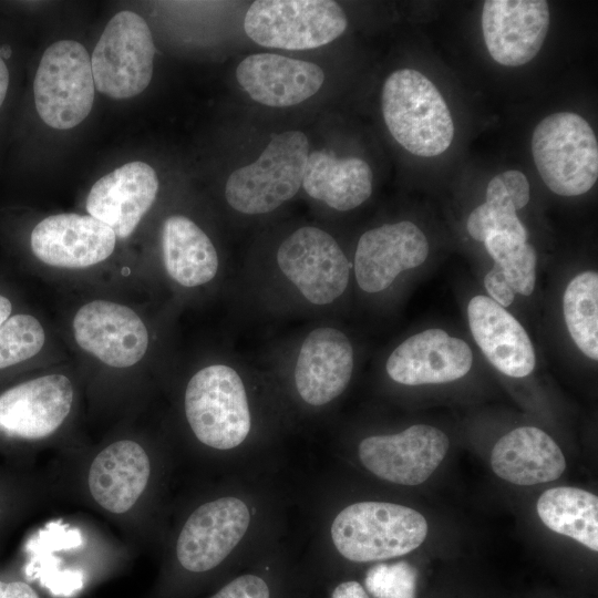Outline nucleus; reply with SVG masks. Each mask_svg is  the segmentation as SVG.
<instances>
[{"mask_svg": "<svg viewBox=\"0 0 598 598\" xmlns=\"http://www.w3.org/2000/svg\"><path fill=\"white\" fill-rule=\"evenodd\" d=\"M382 114L394 140L413 155L437 156L452 144L454 124L436 86L421 72L400 69L384 81Z\"/></svg>", "mask_w": 598, "mask_h": 598, "instance_id": "f257e3e1", "label": "nucleus"}, {"mask_svg": "<svg viewBox=\"0 0 598 598\" xmlns=\"http://www.w3.org/2000/svg\"><path fill=\"white\" fill-rule=\"evenodd\" d=\"M426 535L427 523L421 513L383 502L351 504L331 525L338 551L357 563L403 556L417 548Z\"/></svg>", "mask_w": 598, "mask_h": 598, "instance_id": "f03ea898", "label": "nucleus"}, {"mask_svg": "<svg viewBox=\"0 0 598 598\" xmlns=\"http://www.w3.org/2000/svg\"><path fill=\"white\" fill-rule=\"evenodd\" d=\"M308 155L309 141L302 132L274 134L254 163L229 175L225 186L227 203L248 215L275 210L299 190Z\"/></svg>", "mask_w": 598, "mask_h": 598, "instance_id": "7ed1b4c3", "label": "nucleus"}, {"mask_svg": "<svg viewBox=\"0 0 598 598\" xmlns=\"http://www.w3.org/2000/svg\"><path fill=\"white\" fill-rule=\"evenodd\" d=\"M532 154L542 179L557 195L578 196L597 182V137L589 123L574 112L543 118L533 132Z\"/></svg>", "mask_w": 598, "mask_h": 598, "instance_id": "20e7f679", "label": "nucleus"}, {"mask_svg": "<svg viewBox=\"0 0 598 598\" xmlns=\"http://www.w3.org/2000/svg\"><path fill=\"white\" fill-rule=\"evenodd\" d=\"M95 85L91 56L74 40H60L43 52L32 82L34 109L55 130H70L91 113Z\"/></svg>", "mask_w": 598, "mask_h": 598, "instance_id": "39448f33", "label": "nucleus"}, {"mask_svg": "<svg viewBox=\"0 0 598 598\" xmlns=\"http://www.w3.org/2000/svg\"><path fill=\"white\" fill-rule=\"evenodd\" d=\"M184 408L195 436L213 448H234L250 431L243 380L228 365L212 364L197 371L187 383Z\"/></svg>", "mask_w": 598, "mask_h": 598, "instance_id": "423d86ee", "label": "nucleus"}, {"mask_svg": "<svg viewBox=\"0 0 598 598\" xmlns=\"http://www.w3.org/2000/svg\"><path fill=\"white\" fill-rule=\"evenodd\" d=\"M155 44L143 17L124 10L105 25L91 56L95 89L112 99L142 93L153 76Z\"/></svg>", "mask_w": 598, "mask_h": 598, "instance_id": "0eeeda50", "label": "nucleus"}, {"mask_svg": "<svg viewBox=\"0 0 598 598\" xmlns=\"http://www.w3.org/2000/svg\"><path fill=\"white\" fill-rule=\"evenodd\" d=\"M347 25L343 9L331 0H258L244 21L246 34L257 44L285 50L326 45Z\"/></svg>", "mask_w": 598, "mask_h": 598, "instance_id": "6e6552de", "label": "nucleus"}, {"mask_svg": "<svg viewBox=\"0 0 598 598\" xmlns=\"http://www.w3.org/2000/svg\"><path fill=\"white\" fill-rule=\"evenodd\" d=\"M71 329L80 350L112 369L133 368L148 351L145 321L120 301L97 298L84 302L74 312Z\"/></svg>", "mask_w": 598, "mask_h": 598, "instance_id": "1a4fd4ad", "label": "nucleus"}, {"mask_svg": "<svg viewBox=\"0 0 598 598\" xmlns=\"http://www.w3.org/2000/svg\"><path fill=\"white\" fill-rule=\"evenodd\" d=\"M117 237L90 215L61 213L39 220L28 235L30 256L42 266L59 270H85L107 261Z\"/></svg>", "mask_w": 598, "mask_h": 598, "instance_id": "9d476101", "label": "nucleus"}, {"mask_svg": "<svg viewBox=\"0 0 598 598\" xmlns=\"http://www.w3.org/2000/svg\"><path fill=\"white\" fill-rule=\"evenodd\" d=\"M281 272L313 305L331 303L349 282L350 265L334 238L324 230L305 226L279 246Z\"/></svg>", "mask_w": 598, "mask_h": 598, "instance_id": "9b49d317", "label": "nucleus"}, {"mask_svg": "<svg viewBox=\"0 0 598 598\" xmlns=\"http://www.w3.org/2000/svg\"><path fill=\"white\" fill-rule=\"evenodd\" d=\"M74 386L62 373L22 380L0 392V434L41 440L53 434L69 416Z\"/></svg>", "mask_w": 598, "mask_h": 598, "instance_id": "f8f14e48", "label": "nucleus"}, {"mask_svg": "<svg viewBox=\"0 0 598 598\" xmlns=\"http://www.w3.org/2000/svg\"><path fill=\"white\" fill-rule=\"evenodd\" d=\"M448 445L443 431L415 424L401 433L362 440L359 457L375 476L394 484L415 486L432 475L445 457Z\"/></svg>", "mask_w": 598, "mask_h": 598, "instance_id": "ddd939ff", "label": "nucleus"}, {"mask_svg": "<svg viewBox=\"0 0 598 598\" xmlns=\"http://www.w3.org/2000/svg\"><path fill=\"white\" fill-rule=\"evenodd\" d=\"M250 514L236 497L203 504L186 520L176 544L179 565L202 574L217 567L247 532Z\"/></svg>", "mask_w": 598, "mask_h": 598, "instance_id": "4468645a", "label": "nucleus"}, {"mask_svg": "<svg viewBox=\"0 0 598 598\" xmlns=\"http://www.w3.org/2000/svg\"><path fill=\"white\" fill-rule=\"evenodd\" d=\"M158 187L157 174L150 164L130 162L93 184L85 209L109 226L117 239H127L155 203Z\"/></svg>", "mask_w": 598, "mask_h": 598, "instance_id": "2eb2a0df", "label": "nucleus"}, {"mask_svg": "<svg viewBox=\"0 0 598 598\" xmlns=\"http://www.w3.org/2000/svg\"><path fill=\"white\" fill-rule=\"evenodd\" d=\"M545 0H487L482 30L489 55L499 64L519 66L542 49L549 28Z\"/></svg>", "mask_w": 598, "mask_h": 598, "instance_id": "dca6fc26", "label": "nucleus"}, {"mask_svg": "<svg viewBox=\"0 0 598 598\" xmlns=\"http://www.w3.org/2000/svg\"><path fill=\"white\" fill-rule=\"evenodd\" d=\"M429 254L423 231L411 221L386 224L365 231L359 239L354 272L359 287L379 292L404 270L422 265Z\"/></svg>", "mask_w": 598, "mask_h": 598, "instance_id": "f3484780", "label": "nucleus"}, {"mask_svg": "<svg viewBox=\"0 0 598 598\" xmlns=\"http://www.w3.org/2000/svg\"><path fill=\"white\" fill-rule=\"evenodd\" d=\"M472 360L464 340L441 329H429L410 337L390 354L386 372L405 385L446 383L464 377Z\"/></svg>", "mask_w": 598, "mask_h": 598, "instance_id": "a211bd4d", "label": "nucleus"}, {"mask_svg": "<svg viewBox=\"0 0 598 598\" xmlns=\"http://www.w3.org/2000/svg\"><path fill=\"white\" fill-rule=\"evenodd\" d=\"M352 370L353 350L347 336L334 328H317L306 337L298 354L297 391L310 405L327 404L344 391Z\"/></svg>", "mask_w": 598, "mask_h": 598, "instance_id": "6ab92c4d", "label": "nucleus"}, {"mask_svg": "<svg viewBox=\"0 0 598 598\" xmlns=\"http://www.w3.org/2000/svg\"><path fill=\"white\" fill-rule=\"evenodd\" d=\"M236 78L255 102L286 107L315 95L323 84L324 73L319 65L308 61L258 53L238 64Z\"/></svg>", "mask_w": 598, "mask_h": 598, "instance_id": "aec40b11", "label": "nucleus"}, {"mask_svg": "<svg viewBox=\"0 0 598 598\" xmlns=\"http://www.w3.org/2000/svg\"><path fill=\"white\" fill-rule=\"evenodd\" d=\"M470 329L487 360L512 378L528 375L535 367L532 341L523 326L487 296H475L467 307Z\"/></svg>", "mask_w": 598, "mask_h": 598, "instance_id": "412c9836", "label": "nucleus"}, {"mask_svg": "<svg viewBox=\"0 0 598 598\" xmlns=\"http://www.w3.org/2000/svg\"><path fill=\"white\" fill-rule=\"evenodd\" d=\"M151 473L145 450L136 442L122 440L101 451L89 472L92 497L104 509L123 514L144 492Z\"/></svg>", "mask_w": 598, "mask_h": 598, "instance_id": "4be33fe9", "label": "nucleus"}, {"mask_svg": "<svg viewBox=\"0 0 598 598\" xmlns=\"http://www.w3.org/2000/svg\"><path fill=\"white\" fill-rule=\"evenodd\" d=\"M491 465L498 477L530 486L560 477L566 460L557 443L543 430L520 426L496 442Z\"/></svg>", "mask_w": 598, "mask_h": 598, "instance_id": "5701e85b", "label": "nucleus"}, {"mask_svg": "<svg viewBox=\"0 0 598 598\" xmlns=\"http://www.w3.org/2000/svg\"><path fill=\"white\" fill-rule=\"evenodd\" d=\"M372 178L369 164L360 157L339 158L328 151H315L308 155L302 186L310 197L346 212L370 197Z\"/></svg>", "mask_w": 598, "mask_h": 598, "instance_id": "b1692460", "label": "nucleus"}, {"mask_svg": "<svg viewBox=\"0 0 598 598\" xmlns=\"http://www.w3.org/2000/svg\"><path fill=\"white\" fill-rule=\"evenodd\" d=\"M161 247L167 275L185 288L203 286L217 275L219 260L214 244L186 216L172 215L164 220Z\"/></svg>", "mask_w": 598, "mask_h": 598, "instance_id": "393cba45", "label": "nucleus"}, {"mask_svg": "<svg viewBox=\"0 0 598 598\" xmlns=\"http://www.w3.org/2000/svg\"><path fill=\"white\" fill-rule=\"evenodd\" d=\"M529 183L525 174L511 169L497 174L487 184L486 200L467 218L470 236L483 241L492 233H504L523 241L527 231L516 215L529 202Z\"/></svg>", "mask_w": 598, "mask_h": 598, "instance_id": "a878e982", "label": "nucleus"}, {"mask_svg": "<svg viewBox=\"0 0 598 598\" xmlns=\"http://www.w3.org/2000/svg\"><path fill=\"white\" fill-rule=\"evenodd\" d=\"M542 522L555 533L598 550V497L571 486L553 487L537 501Z\"/></svg>", "mask_w": 598, "mask_h": 598, "instance_id": "bb28decb", "label": "nucleus"}, {"mask_svg": "<svg viewBox=\"0 0 598 598\" xmlns=\"http://www.w3.org/2000/svg\"><path fill=\"white\" fill-rule=\"evenodd\" d=\"M567 329L579 350L598 359V274L585 271L567 286L564 300Z\"/></svg>", "mask_w": 598, "mask_h": 598, "instance_id": "cd10ccee", "label": "nucleus"}, {"mask_svg": "<svg viewBox=\"0 0 598 598\" xmlns=\"http://www.w3.org/2000/svg\"><path fill=\"white\" fill-rule=\"evenodd\" d=\"M47 344L44 323L23 306L0 327V375L37 362Z\"/></svg>", "mask_w": 598, "mask_h": 598, "instance_id": "c85d7f7f", "label": "nucleus"}, {"mask_svg": "<svg viewBox=\"0 0 598 598\" xmlns=\"http://www.w3.org/2000/svg\"><path fill=\"white\" fill-rule=\"evenodd\" d=\"M484 244L514 293L532 295L537 260L533 246L504 233L489 234Z\"/></svg>", "mask_w": 598, "mask_h": 598, "instance_id": "c756f323", "label": "nucleus"}, {"mask_svg": "<svg viewBox=\"0 0 598 598\" xmlns=\"http://www.w3.org/2000/svg\"><path fill=\"white\" fill-rule=\"evenodd\" d=\"M416 569L401 560L371 567L364 584L373 598H416Z\"/></svg>", "mask_w": 598, "mask_h": 598, "instance_id": "7c9ffc66", "label": "nucleus"}, {"mask_svg": "<svg viewBox=\"0 0 598 598\" xmlns=\"http://www.w3.org/2000/svg\"><path fill=\"white\" fill-rule=\"evenodd\" d=\"M209 598H270L267 582L256 575L239 576Z\"/></svg>", "mask_w": 598, "mask_h": 598, "instance_id": "2f4dec72", "label": "nucleus"}, {"mask_svg": "<svg viewBox=\"0 0 598 598\" xmlns=\"http://www.w3.org/2000/svg\"><path fill=\"white\" fill-rule=\"evenodd\" d=\"M484 286L496 303L503 308L512 305L515 293L508 286L502 270L494 264L493 268L486 274L484 278Z\"/></svg>", "mask_w": 598, "mask_h": 598, "instance_id": "473e14b6", "label": "nucleus"}, {"mask_svg": "<svg viewBox=\"0 0 598 598\" xmlns=\"http://www.w3.org/2000/svg\"><path fill=\"white\" fill-rule=\"evenodd\" d=\"M12 56V44L0 41V115L4 112L12 89L13 74L10 65Z\"/></svg>", "mask_w": 598, "mask_h": 598, "instance_id": "72a5a7b5", "label": "nucleus"}, {"mask_svg": "<svg viewBox=\"0 0 598 598\" xmlns=\"http://www.w3.org/2000/svg\"><path fill=\"white\" fill-rule=\"evenodd\" d=\"M0 598H40L38 592L24 581L0 580Z\"/></svg>", "mask_w": 598, "mask_h": 598, "instance_id": "f704fd0d", "label": "nucleus"}, {"mask_svg": "<svg viewBox=\"0 0 598 598\" xmlns=\"http://www.w3.org/2000/svg\"><path fill=\"white\" fill-rule=\"evenodd\" d=\"M331 598H369V596L358 581H346L336 587Z\"/></svg>", "mask_w": 598, "mask_h": 598, "instance_id": "c9c22d12", "label": "nucleus"}]
</instances>
